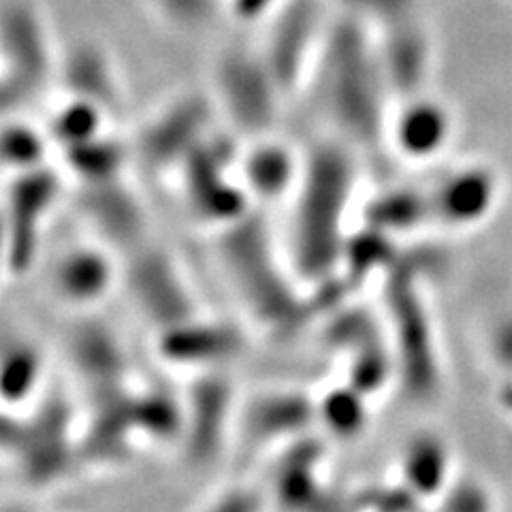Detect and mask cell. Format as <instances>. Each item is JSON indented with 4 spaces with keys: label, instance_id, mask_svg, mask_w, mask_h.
Segmentation results:
<instances>
[{
    "label": "cell",
    "instance_id": "obj_14",
    "mask_svg": "<svg viewBox=\"0 0 512 512\" xmlns=\"http://www.w3.org/2000/svg\"><path fill=\"white\" fill-rule=\"evenodd\" d=\"M43 154V139L24 124H15L5 131V158L20 171L39 165Z\"/></svg>",
    "mask_w": 512,
    "mask_h": 512
},
{
    "label": "cell",
    "instance_id": "obj_2",
    "mask_svg": "<svg viewBox=\"0 0 512 512\" xmlns=\"http://www.w3.org/2000/svg\"><path fill=\"white\" fill-rule=\"evenodd\" d=\"M263 26L267 35L259 52L282 92H291L312 77L323 54L331 26L325 0H286Z\"/></svg>",
    "mask_w": 512,
    "mask_h": 512
},
{
    "label": "cell",
    "instance_id": "obj_8",
    "mask_svg": "<svg viewBox=\"0 0 512 512\" xmlns=\"http://www.w3.org/2000/svg\"><path fill=\"white\" fill-rule=\"evenodd\" d=\"M114 278L105 254L82 248L73 250L62 259L56 269V288L58 293L75 303H90L107 293Z\"/></svg>",
    "mask_w": 512,
    "mask_h": 512
},
{
    "label": "cell",
    "instance_id": "obj_15",
    "mask_svg": "<svg viewBox=\"0 0 512 512\" xmlns=\"http://www.w3.org/2000/svg\"><path fill=\"white\" fill-rule=\"evenodd\" d=\"M442 506L448 510H491L495 506L491 493L472 480H463L457 487H448L442 493Z\"/></svg>",
    "mask_w": 512,
    "mask_h": 512
},
{
    "label": "cell",
    "instance_id": "obj_4",
    "mask_svg": "<svg viewBox=\"0 0 512 512\" xmlns=\"http://www.w3.org/2000/svg\"><path fill=\"white\" fill-rule=\"evenodd\" d=\"M378 60L391 92L419 94L431 69V37L421 11L374 28Z\"/></svg>",
    "mask_w": 512,
    "mask_h": 512
},
{
    "label": "cell",
    "instance_id": "obj_6",
    "mask_svg": "<svg viewBox=\"0 0 512 512\" xmlns=\"http://www.w3.org/2000/svg\"><path fill=\"white\" fill-rule=\"evenodd\" d=\"M391 135L397 150L408 158H434L446 148L453 135V116L444 103L431 96L412 94L397 109L391 122Z\"/></svg>",
    "mask_w": 512,
    "mask_h": 512
},
{
    "label": "cell",
    "instance_id": "obj_10",
    "mask_svg": "<svg viewBox=\"0 0 512 512\" xmlns=\"http://www.w3.org/2000/svg\"><path fill=\"white\" fill-rule=\"evenodd\" d=\"M158 22L173 30L195 32L224 15V0H143Z\"/></svg>",
    "mask_w": 512,
    "mask_h": 512
},
{
    "label": "cell",
    "instance_id": "obj_9",
    "mask_svg": "<svg viewBox=\"0 0 512 512\" xmlns=\"http://www.w3.org/2000/svg\"><path fill=\"white\" fill-rule=\"evenodd\" d=\"M451 476V455L446 444L436 436L412 440L404 457V478L408 491L416 498H434L448 489Z\"/></svg>",
    "mask_w": 512,
    "mask_h": 512
},
{
    "label": "cell",
    "instance_id": "obj_12",
    "mask_svg": "<svg viewBox=\"0 0 512 512\" xmlns=\"http://www.w3.org/2000/svg\"><path fill=\"white\" fill-rule=\"evenodd\" d=\"M335 3L344 13L355 15L372 28L419 13L421 7V0H335Z\"/></svg>",
    "mask_w": 512,
    "mask_h": 512
},
{
    "label": "cell",
    "instance_id": "obj_13",
    "mask_svg": "<svg viewBox=\"0 0 512 512\" xmlns=\"http://www.w3.org/2000/svg\"><path fill=\"white\" fill-rule=\"evenodd\" d=\"M37 352H32L30 348H15V355L5 359V384L3 391L7 399H15L20 402L28 395L32 389V384L37 382L39 376V361H37Z\"/></svg>",
    "mask_w": 512,
    "mask_h": 512
},
{
    "label": "cell",
    "instance_id": "obj_5",
    "mask_svg": "<svg viewBox=\"0 0 512 512\" xmlns=\"http://www.w3.org/2000/svg\"><path fill=\"white\" fill-rule=\"evenodd\" d=\"M500 192V178L491 167H463L442 180L434 192H429L431 214L444 227H476L495 210Z\"/></svg>",
    "mask_w": 512,
    "mask_h": 512
},
{
    "label": "cell",
    "instance_id": "obj_3",
    "mask_svg": "<svg viewBox=\"0 0 512 512\" xmlns=\"http://www.w3.org/2000/svg\"><path fill=\"white\" fill-rule=\"evenodd\" d=\"M216 86L231 114L252 124L269 120L274 114L276 99L284 94L261 52L239 45L227 47L218 56Z\"/></svg>",
    "mask_w": 512,
    "mask_h": 512
},
{
    "label": "cell",
    "instance_id": "obj_1",
    "mask_svg": "<svg viewBox=\"0 0 512 512\" xmlns=\"http://www.w3.org/2000/svg\"><path fill=\"white\" fill-rule=\"evenodd\" d=\"M0 54L5 99L37 92L58 73L60 54L39 0H0Z\"/></svg>",
    "mask_w": 512,
    "mask_h": 512
},
{
    "label": "cell",
    "instance_id": "obj_11",
    "mask_svg": "<svg viewBox=\"0 0 512 512\" xmlns=\"http://www.w3.org/2000/svg\"><path fill=\"white\" fill-rule=\"evenodd\" d=\"M291 156L278 146H263L254 152L248 163V178L256 192L278 197L291 184Z\"/></svg>",
    "mask_w": 512,
    "mask_h": 512
},
{
    "label": "cell",
    "instance_id": "obj_7",
    "mask_svg": "<svg viewBox=\"0 0 512 512\" xmlns=\"http://www.w3.org/2000/svg\"><path fill=\"white\" fill-rule=\"evenodd\" d=\"M58 73L71 96L109 109L118 101L120 79L116 64L99 41L82 39L58 58Z\"/></svg>",
    "mask_w": 512,
    "mask_h": 512
},
{
    "label": "cell",
    "instance_id": "obj_16",
    "mask_svg": "<svg viewBox=\"0 0 512 512\" xmlns=\"http://www.w3.org/2000/svg\"><path fill=\"white\" fill-rule=\"evenodd\" d=\"M286 0H224V15L237 24H265Z\"/></svg>",
    "mask_w": 512,
    "mask_h": 512
},
{
    "label": "cell",
    "instance_id": "obj_18",
    "mask_svg": "<svg viewBox=\"0 0 512 512\" xmlns=\"http://www.w3.org/2000/svg\"><path fill=\"white\" fill-rule=\"evenodd\" d=\"M502 404H504V408L512 414V382L502 391Z\"/></svg>",
    "mask_w": 512,
    "mask_h": 512
},
{
    "label": "cell",
    "instance_id": "obj_17",
    "mask_svg": "<svg viewBox=\"0 0 512 512\" xmlns=\"http://www.w3.org/2000/svg\"><path fill=\"white\" fill-rule=\"evenodd\" d=\"M491 355L512 374V316L502 318L491 333Z\"/></svg>",
    "mask_w": 512,
    "mask_h": 512
}]
</instances>
